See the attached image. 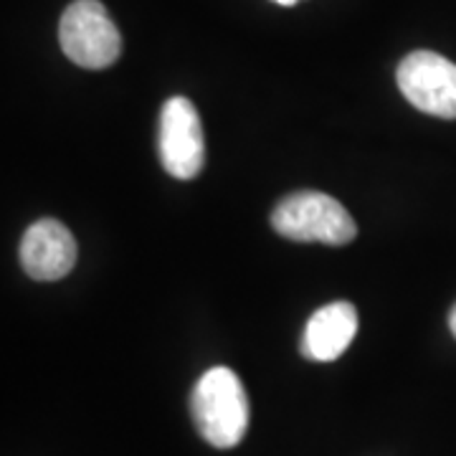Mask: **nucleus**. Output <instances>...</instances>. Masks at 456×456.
Returning a JSON list of instances; mask_svg holds the SVG:
<instances>
[{"label":"nucleus","instance_id":"f257e3e1","mask_svg":"<svg viewBox=\"0 0 456 456\" xmlns=\"http://www.w3.org/2000/svg\"><path fill=\"white\" fill-rule=\"evenodd\" d=\"M191 416L211 446H239L248 431V395L239 375L228 368H211L191 393Z\"/></svg>","mask_w":456,"mask_h":456},{"label":"nucleus","instance_id":"f03ea898","mask_svg":"<svg viewBox=\"0 0 456 456\" xmlns=\"http://www.w3.org/2000/svg\"><path fill=\"white\" fill-rule=\"evenodd\" d=\"M272 228L299 244L345 246L358 236V226L340 200L317 191L281 198L272 213Z\"/></svg>","mask_w":456,"mask_h":456},{"label":"nucleus","instance_id":"7ed1b4c3","mask_svg":"<svg viewBox=\"0 0 456 456\" xmlns=\"http://www.w3.org/2000/svg\"><path fill=\"white\" fill-rule=\"evenodd\" d=\"M59 44L66 59L84 69H107L119 59L122 38L99 0H74L59 23Z\"/></svg>","mask_w":456,"mask_h":456},{"label":"nucleus","instance_id":"20e7f679","mask_svg":"<svg viewBox=\"0 0 456 456\" xmlns=\"http://www.w3.org/2000/svg\"><path fill=\"white\" fill-rule=\"evenodd\" d=\"M158 152L163 167L178 180H193L206 163V137L193 102L170 97L160 110Z\"/></svg>","mask_w":456,"mask_h":456},{"label":"nucleus","instance_id":"39448f33","mask_svg":"<svg viewBox=\"0 0 456 456\" xmlns=\"http://www.w3.org/2000/svg\"><path fill=\"white\" fill-rule=\"evenodd\" d=\"M398 89L426 114L456 119V64L434 51H413L398 66Z\"/></svg>","mask_w":456,"mask_h":456},{"label":"nucleus","instance_id":"423d86ee","mask_svg":"<svg viewBox=\"0 0 456 456\" xmlns=\"http://www.w3.org/2000/svg\"><path fill=\"white\" fill-rule=\"evenodd\" d=\"M20 266L36 281H56L77 264V241L71 231L56 218L36 221L20 239Z\"/></svg>","mask_w":456,"mask_h":456},{"label":"nucleus","instance_id":"0eeeda50","mask_svg":"<svg viewBox=\"0 0 456 456\" xmlns=\"http://www.w3.org/2000/svg\"><path fill=\"white\" fill-rule=\"evenodd\" d=\"M358 335V312L350 302H330L314 312L302 335V355L317 362L338 360Z\"/></svg>","mask_w":456,"mask_h":456},{"label":"nucleus","instance_id":"6e6552de","mask_svg":"<svg viewBox=\"0 0 456 456\" xmlns=\"http://www.w3.org/2000/svg\"><path fill=\"white\" fill-rule=\"evenodd\" d=\"M449 327H452V335L456 338V305L452 307V312H449Z\"/></svg>","mask_w":456,"mask_h":456},{"label":"nucleus","instance_id":"1a4fd4ad","mask_svg":"<svg viewBox=\"0 0 456 456\" xmlns=\"http://www.w3.org/2000/svg\"><path fill=\"white\" fill-rule=\"evenodd\" d=\"M274 3H277V5H294L297 0H274Z\"/></svg>","mask_w":456,"mask_h":456}]
</instances>
